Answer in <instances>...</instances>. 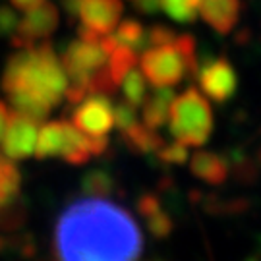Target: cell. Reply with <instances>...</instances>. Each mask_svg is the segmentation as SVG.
Here are the masks:
<instances>
[{"label":"cell","instance_id":"f1b7e54d","mask_svg":"<svg viewBox=\"0 0 261 261\" xmlns=\"http://www.w3.org/2000/svg\"><path fill=\"white\" fill-rule=\"evenodd\" d=\"M8 120H10L8 105L4 103V101H0V138H2V134H4L6 126H8Z\"/></svg>","mask_w":261,"mask_h":261},{"label":"cell","instance_id":"3957f363","mask_svg":"<svg viewBox=\"0 0 261 261\" xmlns=\"http://www.w3.org/2000/svg\"><path fill=\"white\" fill-rule=\"evenodd\" d=\"M118 47L112 35H99L97 39H77L68 43L62 50V68L68 77L64 99L75 107L93 91L95 75L109 64V56Z\"/></svg>","mask_w":261,"mask_h":261},{"label":"cell","instance_id":"4316f807","mask_svg":"<svg viewBox=\"0 0 261 261\" xmlns=\"http://www.w3.org/2000/svg\"><path fill=\"white\" fill-rule=\"evenodd\" d=\"M176 39V33L167 25H153L147 31V41H149V47H157V45H167L172 43Z\"/></svg>","mask_w":261,"mask_h":261},{"label":"cell","instance_id":"8fae6325","mask_svg":"<svg viewBox=\"0 0 261 261\" xmlns=\"http://www.w3.org/2000/svg\"><path fill=\"white\" fill-rule=\"evenodd\" d=\"M199 14L217 33H230L238 21L240 2L238 0H201Z\"/></svg>","mask_w":261,"mask_h":261},{"label":"cell","instance_id":"d4e9b609","mask_svg":"<svg viewBox=\"0 0 261 261\" xmlns=\"http://www.w3.org/2000/svg\"><path fill=\"white\" fill-rule=\"evenodd\" d=\"M159 161L165 165H182L188 161V145L174 140V143H163L157 149Z\"/></svg>","mask_w":261,"mask_h":261},{"label":"cell","instance_id":"4dcf8cb0","mask_svg":"<svg viewBox=\"0 0 261 261\" xmlns=\"http://www.w3.org/2000/svg\"><path fill=\"white\" fill-rule=\"evenodd\" d=\"M41 2L43 0H12V4L19 10H29L33 8V6H37V4H41Z\"/></svg>","mask_w":261,"mask_h":261},{"label":"cell","instance_id":"e0dca14e","mask_svg":"<svg viewBox=\"0 0 261 261\" xmlns=\"http://www.w3.org/2000/svg\"><path fill=\"white\" fill-rule=\"evenodd\" d=\"M21 190V172L14 161L0 153V207L8 205L19 197Z\"/></svg>","mask_w":261,"mask_h":261},{"label":"cell","instance_id":"52a82bcc","mask_svg":"<svg viewBox=\"0 0 261 261\" xmlns=\"http://www.w3.org/2000/svg\"><path fill=\"white\" fill-rule=\"evenodd\" d=\"M58 28V10L50 2H41L37 6L28 10L25 18L18 23L16 31L12 33V45L18 48L33 47L39 41L48 39Z\"/></svg>","mask_w":261,"mask_h":261},{"label":"cell","instance_id":"cb8c5ba5","mask_svg":"<svg viewBox=\"0 0 261 261\" xmlns=\"http://www.w3.org/2000/svg\"><path fill=\"white\" fill-rule=\"evenodd\" d=\"M138 124H140V118H138V112H136L134 105H130L126 99H122L114 105V126L120 130V134L128 132Z\"/></svg>","mask_w":261,"mask_h":261},{"label":"cell","instance_id":"83f0119b","mask_svg":"<svg viewBox=\"0 0 261 261\" xmlns=\"http://www.w3.org/2000/svg\"><path fill=\"white\" fill-rule=\"evenodd\" d=\"M163 8V0H136V10L141 14H157Z\"/></svg>","mask_w":261,"mask_h":261},{"label":"cell","instance_id":"7a4b0ae2","mask_svg":"<svg viewBox=\"0 0 261 261\" xmlns=\"http://www.w3.org/2000/svg\"><path fill=\"white\" fill-rule=\"evenodd\" d=\"M0 85L6 95L25 93L53 111L64 99L68 77L53 45L45 39L10 56Z\"/></svg>","mask_w":261,"mask_h":261},{"label":"cell","instance_id":"7c38bea8","mask_svg":"<svg viewBox=\"0 0 261 261\" xmlns=\"http://www.w3.org/2000/svg\"><path fill=\"white\" fill-rule=\"evenodd\" d=\"M190 170L199 180L219 186V184L226 182L230 167H228L226 159L215 151H197L190 159Z\"/></svg>","mask_w":261,"mask_h":261},{"label":"cell","instance_id":"603a6c76","mask_svg":"<svg viewBox=\"0 0 261 261\" xmlns=\"http://www.w3.org/2000/svg\"><path fill=\"white\" fill-rule=\"evenodd\" d=\"M201 0H163V10L178 23H192L199 14Z\"/></svg>","mask_w":261,"mask_h":261},{"label":"cell","instance_id":"ba28073f","mask_svg":"<svg viewBox=\"0 0 261 261\" xmlns=\"http://www.w3.org/2000/svg\"><path fill=\"white\" fill-rule=\"evenodd\" d=\"M197 82L201 91L217 105L230 101L238 89V75L226 58H213L197 68Z\"/></svg>","mask_w":261,"mask_h":261},{"label":"cell","instance_id":"8992f818","mask_svg":"<svg viewBox=\"0 0 261 261\" xmlns=\"http://www.w3.org/2000/svg\"><path fill=\"white\" fill-rule=\"evenodd\" d=\"M72 124L87 138H109L114 128V105L111 95L93 93L75 105Z\"/></svg>","mask_w":261,"mask_h":261},{"label":"cell","instance_id":"5bb4252c","mask_svg":"<svg viewBox=\"0 0 261 261\" xmlns=\"http://www.w3.org/2000/svg\"><path fill=\"white\" fill-rule=\"evenodd\" d=\"M66 128L68 122L66 120H50L45 122L37 134V143H35V151L33 155L37 159H53L62 157V151L66 145Z\"/></svg>","mask_w":261,"mask_h":261},{"label":"cell","instance_id":"7402d4cb","mask_svg":"<svg viewBox=\"0 0 261 261\" xmlns=\"http://www.w3.org/2000/svg\"><path fill=\"white\" fill-rule=\"evenodd\" d=\"M138 62V53L136 50H132L130 47H124V45H118V47L114 48L109 56V74L111 77L114 80V84L120 85L122 77L126 75L128 70H132L134 66Z\"/></svg>","mask_w":261,"mask_h":261},{"label":"cell","instance_id":"ffe728a7","mask_svg":"<svg viewBox=\"0 0 261 261\" xmlns=\"http://www.w3.org/2000/svg\"><path fill=\"white\" fill-rule=\"evenodd\" d=\"M118 45L124 47H130L136 53H143L145 48L149 47V41H147V31L141 25L138 19H126L122 21L120 25L116 28L114 35Z\"/></svg>","mask_w":261,"mask_h":261},{"label":"cell","instance_id":"6da1fadb","mask_svg":"<svg viewBox=\"0 0 261 261\" xmlns=\"http://www.w3.org/2000/svg\"><path fill=\"white\" fill-rule=\"evenodd\" d=\"M140 224L128 209L107 197L70 201L55 224V261H138Z\"/></svg>","mask_w":261,"mask_h":261},{"label":"cell","instance_id":"9c48e42d","mask_svg":"<svg viewBox=\"0 0 261 261\" xmlns=\"http://www.w3.org/2000/svg\"><path fill=\"white\" fill-rule=\"evenodd\" d=\"M39 124L41 122L23 116L16 111L10 112L8 126L0 138V153L12 161L29 159L35 151Z\"/></svg>","mask_w":261,"mask_h":261},{"label":"cell","instance_id":"30bf717a","mask_svg":"<svg viewBox=\"0 0 261 261\" xmlns=\"http://www.w3.org/2000/svg\"><path fill=\"white\" fill-rule=\"evenodd\" d=\"M122 10L120 0H82L77 16L82 25L99 35H107L118 25Z\"/></svg>","mask_w":261,"mask_h":261},{"label":"cell","instance_id":"5b68a950","mask_svg":"<svg viewBox=\"0 0 261 261\" xmlns=\"http://www.w3.org/2000/svg\"><path fill=\"white\" fill-rule=\"evenodd\" d=\"M213 111L211 105L196 87H188L174 95L168 111V132L176 141L188 147L205 145L213 134Z\"/></svg>","mask_w":261,"mask_h":261},{"label":"cell","instance_id":"277c9868","mask_svg":"<svg viewBox=\"0 0 261 261\" xmlns=\"http://www.w3.org/2000/svg\"><path fill=\"white\" fill-rule=\"evenodd\" d=\"M140 64L151 85L174 87L184 77L197 74L196 39L192 35H176L172 43L145 48Z\"/></svg>","mask_w":261,"mask_h":261},{"label":"cell","instance_id":"4fadbf2b","mask_svg":"<svg viewBox=\"0 0 261 261\" xmlns=\"http://www.w3.org/2000/svg\"><path fill=\"white\" fill-rule=\"evenodd\" d=\"M174 99L172 87H155L143 101L141 109V120L151 130H161L168 120L170 103Z\"/></svg>","mask_w":261,"mask_h":261},{"label":"cell","instance_id":"2e32d148","mask_svg":"<svg viewBox=\"0 0 261 261\" xmlns=\"http://www.w3.org/2000/svg\"><path fill=\"white\" fill-rule=\"evenodd\" d=\"M95 157L93 147H91V140L82 134V132L75 128L74 124L68 122V128H66V145L62 151V161L74 165V167H84L89 163V159Z\"/></svg>","mask_w":261,"mask_h":261},{"label":"cell","instance_id":"484cf974","mask_svg":"<svg viewBox=\"0 0 261 261\" xmlns=\"http://www.w3.org/2000/svg\"><path fill=\"white\" fill-rule=\"evenodd\" d=\"M18 28V14L8 6H0V39L12 37Z\"/></svg>","mask_w":261,"mask_h":261},{"label":"cell","instance_id":"44dd1931","mask_svg":"<svg viewBox=\"0 0 261 261\" xmlns=\"http://www.w3.org/2000/svg\"><path fill=\"white\" fill-rule=\"evenodd\" d=\"M122 95L130 105H134L136 109L143 105L145 97L149 95V87H147V77L143 75L141 70H138L136 66L126 72V75L122 77Z\"/></svg>","mask_w":261,"mask_h":261},{"label":"cell","instance_id":"f546056e","mask_svg":"<svg viewBox=\"0 0 261 261\" xmlns=\"http://www.w3.org/2000/svg\"><path fill=\"white\" fill-rule=\"evenodd\" d=\"M80 4H82V0H62V6H64V10L68 12V16H70L72 19L77 18Z\"/></svg>","mask_w":261,"mask_h":261},{"label":"cell","instance_id":"d6986e66","mask_svg":"<svg viewBox=\"0 0 261 261\" xmlns=\"http://www.w3.org/2000/svg\"><path fill=\"white\" fill-rule=\"evenodd\" d=\"M114 190H116L114 176L105 168H91L82 176V192H84V196L109 197L114 194Z\"/></svg>","mask_w":261,"mask_h":261},{"label":"cell","instance_id":"ac0fdd59","mask_svg":"<svg viewBox=\"0 0 261 261\" xmlns=\"http://www.w3.org/2000/svg\"><path fill=\"white\" fill-rule=\"evenodd\" d=\"M122 140L124 143L136 153H157V149L165 143L163 138L157 134V130H151L145 124H138L130 128L128 132H122Z\"/></svg>","mask_w":261,"mask_h":261},{"label":"cell","instance_id":"9a60e30c","mask_svg":"<svg viewBox=\"0 0 261 261\" xmlns=\"http://www.w3.org/2000/svg\"><path fill=\"white\" fill-rule=\"evenodd\" d=\"M138 213L145 219V226L155 238H167L172 232V219L163 209L161 197L155 194H145L138 199Z\"/></svg>","mask_w":261,"mask_h":261}]
</instances>
